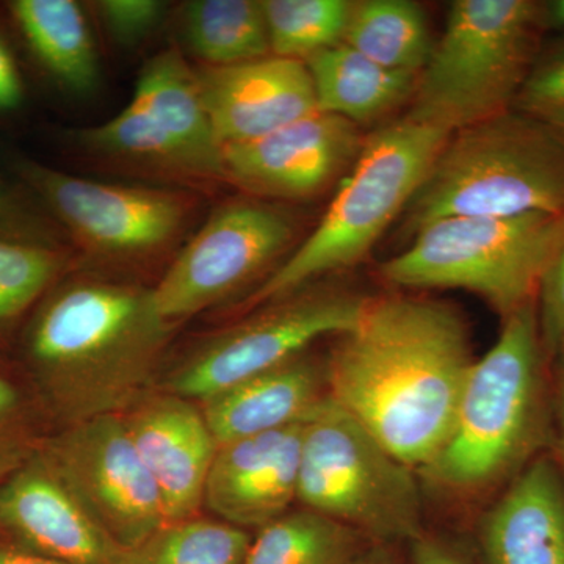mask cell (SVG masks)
<instances>
[{"label":"cell","mask_w":564,"mask_h":564,"mask_svg":"<svg viewBox=\"0 0 564 564\" xmlns=\"http://www.w3.org/2000/svg\"><path fill=\"white\" fill-rule=\"evenodd\" d=\"M474 362L469 329L451 304L377 296L333 348L326 395L421 473L447 440Z\"/></svg>","instance_id":"obj_1"},{"label":"cell","mask_w":564,"mask_h":564,"mask_svg":"<svg viewBox=\"0 0 564 564\" xmlns=\"http://www.w3.org/2000/svg\"><path fill=\"white\" fill-rule=\"evenodd\" d=\"M174 329L152 289L77 281L41 307L28 351L55 410L77 425L124 414L147 397Z\"/></svg>","instance_id":"obj_2"},{"label":"cell","mask_w":564,"mask_h":564,"mask_svg":"<svg viewBox=\"0 0 564 564\" xmlns=\"http://www.w3.org/2000/svg\"><path fill=\"white\" fill-rule=\"evenodd\" d=\"M549 364L538 302L505 318L496 344L475 359L447 440L423 477L458 496L510 484L551 434Z\"/></svg>","instance_id":"obj_3"},{"label":"cell","mask_w":564,"mask_h":564,"mask_svg":"<svg viewBox=\"0 0 564 564\" xmlns=\"http://www.w3.org/2000/svg\"><path fill=\"white\" fill-rule=\"evenodd\" d=\"M564 215V140L547 121L507 111L452 133L408 206L411 232L448 217Z\"/></svg>","instance_id":"obj_4"},{"label":"cell","mask_w":564,"mask_h":564,"mask_svg":"<svg viewBox=\"0 0 564 564\" xmlns=\"http://www.w3.org/2000/svg\"><path fill=\"white\" fill-rule=\"evenodd\" d=\"M451 135L406 117L373 133L317 228L263 280L245 306L278 302L325 274L361 262L410 206Z\"/></svg>","instance_id":"obj_5"},{"label":"cell","mask_w":564,"mask_h":564,"mask_svg":"<svg viewBox=\"0 0 564 564\" xmlns=\"http://www.w3.org/2000/svg\"><path fill=\"white\" fill-rule=\"evenodd\" d=\"M544 3L456 0L419 73L408 120L455 133L507 113L536 65Z\"/></svg>","instance_id":"obj_6"},{"label":"cell","mask_w":564,"mask_h":564,"mask_svg":"<svg viewBox=\"0 0 564 564\" xmlns=\"http://www.w3.org/2000/svg\"><path fill=\"white\" fill-rule=\"evenodd\" d=\"M564 242V215L448 217L423 226L410 248L380 273L411 291L458 289L510 317L538 302L545 273Z\"/></svg>","instance_id":"obj_7"},{"label":"cell","mask_w":564,"mask_h":564,"mask_svg":"<svg viewBox=\"0 0 564 564\" xmlns=\"http://www.w3.org/2000/svg\"><path fill=\"white\" fill-rule=\"evenodd\" d=\"M296 500L375 544L410 545L426 532L417 470L328 395L304 422Z\"/></svg>","instance_id":"obj_8"},{"label":"cell","mask_w":564,"mask_h":564,"mask_svg":"<svg viewBox=\"0 0 564 564\" xmlns=\"http://www.w3.org/2000/svg\"><path fill=\"white\" fill-rule=\"evenodd\" d=\"M73 137L85 154L143 176L195 185L226 181L198 76L177 47L144 63L131 102L117 117Z\"/></svg>","instance_id":"obj_9"},{"label":"cell","mask_w":564,"mask_h":564,"mask_svg":"<svg viewBox=\"0 0 564 564\" xmlns=\"http://www.w3.org/2000/svg\"><path fill=\"white\" fill-rule=\"evenodd\" d=\"M13 172L68 239L107 261L162 254L187 228L195 199L187 192L85 180L18 155Z\"/></svg>","instance_id":"obj_10"},{"label":"cell","mask_w":564,"mask_h":564,"mask_svg":"<svg viewBox=\"0 0 564 564\" xmlns=\"http://www.w3.org/2000/svg\"><path fill=\"white\" fill-rule=\"evenodd\" d=\"M369 296L339 289H307L270 303L261 313L225 329L163 384V392L203 402L215 393L304 355L326 336L355 328Z\"/></svg>","instance_id":"obj_11"},{"label":"cell","mask_w":564,"mask_h":564,"mask_svg":"<svg viewBox=\"0 0 564 564\" xmlns=\"http://www.w3.org/2000/svg\"><path fill=\"white\" fill-rule=\"evenodd\" d=\"M293 234L288 215L267 204H223L152 289L159 314L177 323L223 302L261 276L288 250Z\"/></svg>","instance_id":"obj_12"},{"label":"cell","mask_w":564,"mask_h":564,"mask_svg":"<svg viewBox=\"0 0 564 564\" xmlns=\"http://www.w3.org/2000/svg\"><path fill=\"white\" fill-rule=\"evenodd\" d=\"M50 462L126 552L140 547L169 524L161 494L122 414L70 425L52 448Z\"/></svg>","instance_id":"obj_13"},{"label":"cell","mask_w":564,"mask_h":564,"mask_svg":"<svg viewBox=\"0 0 564 564\" xmlns=\"http://www.w3.org/2000/svg\"><path fill=\"white\" fill-rule=\"evenodd\" d=\"M355 122L315 111L280 131L223 148L225 180L272 198L317 195L362 150Z\"/></svg>","instance_id":"obj_14"},{"label":"cell","mask_w":564,"mask_h":564,"mask_svg":"<svg viewBox=\"0 0 564 564\" xmlns=\"http://www.w3.org/2000/svg\"><path fill=\"white\" fill-rule=\"evenodd\" d=\"M198 74L204 107L221 147L248 143L318 111L306 63L269 55Z\"/></svg>","instance_id":"obj_15"},{"label":"cell","mask_w":564,"mask_h":564,"mask_svg":"<svg viewBox=\"0 0 564 564\" xmlns=\"http://www.w3.org/2000/svg\"><path fill=\"white\" fill-rule=\"evenodd\" d=\"M122 417L158 486L169 524L195 518L218 451L199 403L162 392L143 397Z\"/></svg>","instance_id":"obj_16"},{"label":"cell","mask_w":564,"mask_h":564,"mask_svg":"<svg viewBox=\"0 0 564 564\" xmlns=\"http://www.w3.org/2000/svg\"><path fill=\"white\" fill-rule=\"evenodd\" d=\"M306 419L218 447L204 491V505L217 519L250 532L291 511Z\"/></svg>","instance_id":"obj_17"},{"label":"cell","mask_w":564,"mask_h":564,"mask_svg":"<svg viewBox=\"0 0 564 564\" xmlns=\"http://www.w3.org/2000/svg\"><path fill=\"white\" fill-rule=\"evenodd\" d=\"M0 522L28 551L58 562L124 564L128 556L51 462L25 467L0 489Z\"/></svg>","instance_id":"obj_18"},{"label":"cell","mask_w":564,"mask_h":564,"mask_svg":"<svg viewBox=\"0 0 564 564\" xmlns=\"http://www.w3.org/2000/svg\"><path fill=\"white\" fill-rule=\"evenodd\" d=\"M480 564H564V474L549 455L527 464L481 516Z\"/></svg>","instance_id":"obj_19"},{"label":"cell","mask_w":564,"mask_h":564,"mask_svg":"<svg viewBox=\"0 0 564 564\" xmlns=\"http://www.w3.org/2000/svg\"><path fill=\"white\" fill-rule=\"evenodd\" d=\"M326 399L325 369L302 355L203 400L218 447L304 421Z\"/></svg>","instance_id":"obj_20"},{"label":"cell","mask_w":564,"mask_h":564,"mask_svg":"<svg viewBox=\"0 0 564 564\" xmlns=\"http://www.w3.org/2000/svg\"><path fill=\"white\" fill-rule=\"evenodd\" d=\"M318 111L369 122L413 98L419 73L378 65L345 43L307 58Z\"/></svg>","instance_id":"obj_21"},{"label":"cell","mask_w":564,"mask_h":564,"mask_svg":"<svg viewBox=\"0 0 564 564\" xmlns=\"http://www.w3.org/2000/svg\"><path fill=\"white\" fill-rule=\"evenodd\" d=\"M9 10L36 61L58 84L88 93L99 79L87 18L73 0H13Z\"/></svg>","instance_id":"obj_22"},{"label":"cell","mask_w":564,"mask_h":564,"mask_svg":"<svg viewBox=\"0 0 564 564\" xmlns=\"http://www.w3.org/2000/svg\"><path fill=\"white\" fill-rule=\"evenodd\" d=\"M182 33L188 50L210 68L269 57V29L262 2L195 0L182 11Z\"/></svg>","instance_id":"obj_23"},{"label":"cell","mask_w":564,"mask_h":564,"mask_svg":"<svg viewBox=\"0 0 564 564\" xmlns=\"http://www.w3.org/2000/svg\"><path fill=\"white\" fill-rule=\"evenodd\" d=\"M343 43L395 70L421 73L433 51L429 20L410 0L352 2Z\"/></svg>","instance_id":"obj_24"},{"label":"cell","mask_w":564,"mask_h":564,"mask_svg":"<svg viewBox=\"0 0 564 564\" xmlns=\"http://www.w3.org/2000/svg\"><path fill=\"white\" fill-rule=\"evenodd\" d=\"M370 544L350 527L302 508L258 530L245 564H350Z\"/></svg>","instance_id":"obj_25"},{"label":"cell","mask_w":564,"mask_h":564,"mask_svg":"<svg viewBox=\"0 0 564 564\" xmlns=\"http://www.w3.org/2000/svg\"><path fill=\"white\" fill-rule=\"evenodd\" d=\"M251 540L248 530L195 516L162 527L124 564H245Z\"/></svg>","instance_id":"obj_26"},{"label":"cell","mask_w":564,"mask_h":564,"mask_svg":"<svg viewBox=\"0 0 564 564\" xmlns=\"http://www.w3.org/2000/svg\"><path fill=\"white\" fill-rule=\"evenodd\" d=\"M351 6L347 0H265L272 54L306 62L343 43Z\"/></svg>","instance_id":"obj_27"},{"label":"cell","mask_w":564,"mask_h":564,"mask_svg":"<svg viewBox=\"0 0 564 564\" xmlns=\"http://www.w3.org/2000/svg\"><path fill=\"white\" fill-rule=\"evenodd\" d=\"M68 261V248L0 239V332H6L31 310L52 282L57 281Z\"/></svg>","instance_id":"obj_28"},{"label":"cell","mask_w":564,"mask_h":564,"mask_svg":"<svg viewBox=\"0 0 564 564\" xmlns=\"http://www.w3.org/2000/svg\"><path fill=\"white\" fill-rule=\"evenodd\" d=\"M0 239L68 248V236L39 199L24 185L18 187L3 177H0Z\"/></svg>","instance_id":"obj_29"},{"label":"cell","mask_w":564,"mask_h":564,"mask_svg":"<svg viewBox=\"0 0 564 564\" xmlns=\"http://www.w3.org/2000/svg\"><path fill=\"white\" fill-rule=\"evenodd\" d=\"M95 6L107 31L122 46H133L148 39L166 11V3L159 0H101Z\"/></svg>","instance_id":"obj_30"},{"label":"cell","mask_w":564,"mask_h":564,"mask_svg":"<svg viewBox=\"0 0 564 564\" xmlns=\"http://www.w3.org/2000/svg\"><path fill=\"white\" fill-rule=\"evenodd\" d=\"M538 321L545 355L552 362L564 348V242L541 284Z\"/></svg>","instance_id":"obj_31"},{"label":"cell","mask_w":564,"mask_h":564,"mask_svg":"<svg viewBox=\"0 0 564 564\" xmlns=\"http://www.w3.org/2000/svg\"><path fill=\"white\" fill-rule=\"evenodd\" d=\"M524 113L541 117L564 107V47L536 62L524 88L516 99Z\"/></svg>","instance_id":"obj_32"},{"label":"cell","mask_w":564,"mask_h":564,"mask_svg":"<svg viewBox=\"0 0 564 564\" xmlns=\"http://www.w3.org/2000/svg\"><path fill=\"white\" fill-rule=\"evenodd\" d=\"M408 547L410 564H474L455 545L426 532Z\"/></svg>","instance_id":"obj_33"},{"label":"cell","mask_w":564,"mask_h":564,"mask_svg":"<svg viewBox=\"0 0 564 564\" xmlns=\"http://www.w3.org/2000/svg\"><path fill=\"white\" fill-rule=\"evenodd\" d=\"M24 99V85L9 47L0 40V111L18 109Z\"/></svg>","instance_id":"obj_34"},{"label":"cell","mask_w":564,"mask_h":564,"mask_svg":"<svg viewBox=\"0 0 564 564\" xmlns=\"http://www.w3.org/2000/svg\"><path fill=\"white\" fill-rule=\"evenodd\" d=\"M554 362L555 373L554 381H552V383H554V386H552V419L555 421L560 451H562L564 463V352H560L554 359Z\"/></svg>","instance_id":"obj_35"},{"label":"cell","mask_w":564,"mask_h":564,"mask_svg":"<svg viewBox=\"0 0 564 564\" xmlns=\"http://www.w3.org/2000/svg\"><path fill=\"white\" fill-rule=\"evenodd\" d=\"M399 547L400 545L370 544L350 564H410V558L406 562Z\"/></svg>","instance_id":"obj_36"},{"label":"cell","mask_w":564,"mask_h":564,"mask_svg":"<svg viewBox=\"0 0 564 564\" xmlns=\"http://www.w3.org/2000/svg\"><path fill=\"white\" fill-rule=\"evenodd\" d=\"M0 564H69L58 562V560L50 558L28 551V549L3 547L0 545Z\"/></svg>","instance_id":"obj_37"},{"label":"cell","mask_w":564,"mask_h":564,"mask_svg":"<svg viewBox=\"0 0 564 564\" xmlns=\"http://www.w3.org/2000/svg\"><path fill=\"white\" fill-rule=\"evenodd\" d=\"M18 408V393L13 386L0 377V422L6 421Z\"/></svg>","instance_id":"obj_38"},{"label":"cell","mask_w":564,"mask_h":564,"mask_svg":"<svg viewBox=\"0 0 564 564\" xmlns=\"http://www.w3.org/2000/svg\"><path fill=\"white\" fill-rule=\"evenodd\" d=\"M544 22L551 28L564 29V0L544 3Z\"/></svg>","instance_id":"obj_39"},{"label":"cell","mask_w":564,"mask_h":564,"mask_svg":"<svg viewBox=\"0 0 564 564\" xmlns=\"http://www.w3.org/2000/svg\"><path fill=\"white\" fill-rule=\"evenodd\" d=\"M541 118L547 121L549 124H551L552 128H554L555 131L558 132L564 140V107L563 109L549 111V113L541 115Z\"/></svg>","instance_id":"obj_40"},{"label":"cell","mask_w":564,"mask_h":564,"mask_svg":"<svg viewBox=\"0 0 564 564\" xmlns=\"http://www.w3.org/2000/svg\"><path fill=\"white\" fill-rule=\"evenodd\" d=\"M562 352H564V348H563Z\"/></svg>","instance_id":"obj_41"}]
</instances>
